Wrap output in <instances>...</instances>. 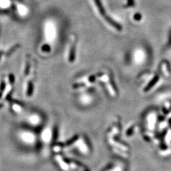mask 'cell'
Masks as SVG:
<instances>
[{"mask_svg":"<svg viewBox=\"0 0 171 171\" xmlns=\"http://www.w3.org/2000/svg\"><path fill=\"white\" fill-rule=\"evenodd\" d=\"M9 81H10L12 84H13V83H14L15 77L12 73H10V74L9 75Z\"/></svg>","mask_w":171,"mask_h":171,"instance_id":"5","label":"cell"},{"mask_svg":"<svg viewBox=\"0 0 171 171\" xmlns=\"http://www.w3.org/2000/svg\"><path fill=\"white\" fill-rule=\"evenodd\" d=\"M28 70H29V64H27V65L26 66V69L25 70V75H27L28 73Z\"/></svg>","mask_w":171,"mask_h":171,"instance_id":"8","label":"cell"},{"mask_svg":"<svg viewBox=\"0 0 171 171\" xmlns=\"http://www.w3.org/2000/svg\"><path fill=\"white\" fill-rule=\"evenodd\" d=\"M2 53H3L2 52H0V58H1V55H2Z\"/></svg>","mask_w":171,"mask_h":171,"instance_id":"10","label":"cell"},{"mask_svg":"<svg viewBox=\"0 0 171 171\" xmlns=\"http://www.w3.org/2000/svg\"><path fill=\"white\" fill-rule=\"evenodd\" d=\"M33 90H34V86H33L32 83L31 82H30L28 84V89L27 91V94L28 96H31L32 94Z\"/></svg>","mask_w":171,"mask_h":171,"instance_id":"3","label":"cell"},{"mask_svg":"<svg viewBox=\"0 0 171 171\" xmlns=\"http://www.w3.org/2000/svg\"><path fill=\"white\" fill-rule=\"evenodd\" d=\"M17 46H19V45H16V46H13V48H12L11 49H10V50L8 51V53H7V55H10V54H11L13 52H14L15 50V49L17 48Z\"/></svg>","mask_w":171,"mask_h":171,"instance_id":"6","label":"cell"},{"mask_svg":"<svg viewBox=\"0 0 171 171\" xmlns=\"http://www.w3.org/2000/svg\"><path fill=\"white\" fill-rule=\"evenodd\" d=\"M105 20H106V22H107L108 23L110 24L112 27H113L114 28H116L117 30H118V31H121V30H122V27H121V25L118 24L117 23V22H115L114 20H112L110 16L106 15L105 16Z\"/></svg>","mask_w":171,"mask_h":171,"instance_id":"1","label":"cell"},{"mask_svg":"<svg viewBox=\"0 0 171 171\" xmlns=\"http://www.w3.org/2000/svg\"><path fill=\"white\" fill-rule=\"evenodd\" d=\"M5 87H6L5 82H4V81H2L1 82V84H0V92L1 93L3 92L4 90L5 89Z\"/></svg>","mask_w":171,"mask_h":171,"instance_id":"4","label":"cell"},{"mask_svg":"<svg viewBox=\"0 0 171 171\" xmlns=\"http://www.w3.org/2000/svg\"><path fill=\"white\" fill-rule=\"evenodd\" d=\"M94 2H95L96 4L97 7H98L100 14H101L102 16H103V17H105V16H106L105 10L104 7H103V5H102L101 1H100V0H94Z\"/></svg>","mask_w":171,"mask_h":171,"instance_id":"2","label":"cell"},{"mask_svg":"<svg viewBox=\"0 0 171 171\" xmlns=\"http://www.w3.org/2000/svg\"><path fill=\"white\" fill-rule=\"evenodd\" d=\"M76 139H77V138H73L72 139H71V140H70L69 141H68V142H67V145H70V144L72 143L73 142H74L76 140Z\"/></svg>","mask_w":171,"mask_h":171,"instance_id":"9","label":"cell"},{"mask_svg":"<svg viewBox=\"0 0 171 171\" xmlns=\"http://www.w3.org/2000/svg\"><path fill=\"white\" fill-rule=\"evenodd\" d=\"M1 96H2V93L0 92V98H1Z\"/></svg>","mask_w":171,"mask_h":171,"instance_id":"11","label":"cell"},{"mask_svg":"<svg viewBox=\"0 0 171 171\" xmlns=\"http://www.w3.org/2000/svg\"><path fill=\"white\" fill-rule=\"evenodd\" d=\"M134 0H127V7H133V6H134Z\"/></svg>","mask_w":171,"mask_h":171,"instance_id":"7","label":"cell"}]
</instances>
